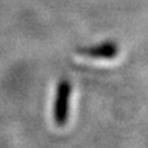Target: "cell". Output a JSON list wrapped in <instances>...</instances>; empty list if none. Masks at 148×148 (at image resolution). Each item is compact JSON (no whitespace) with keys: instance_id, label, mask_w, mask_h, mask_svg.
<instances>
[{"instance_id":"obj_1","label":"cell","mask_w":148,"mask_h":148,"mask_svg":"<svg viewBox=\"0 0 148 148\" xmlns=\"http://www.w3.org/2000/svg\"><path fill=\"white\" fill-rule=\"evenodd\" d=\"M70 94H72V86L66 79H62L57 86L53 104V120L57 126H64L68 121Z\"/></svg>"},{"instance_id":"obj_2","label":"cell","mask_w":148,"mask_h":148,"mask_svg":"<svg viewBox=\"0 0 148 148\" xmlns=\"http://www.w3.org/2000/svg\"><path fill=\"white\" fill-rule=\"evenodd\" d=\"M79 55L91 57V59H105L110 60L117 56L118 53V46L114 42H103L96 46L91 47H82L78 49Z\"/></svg>"}]
</instances>
